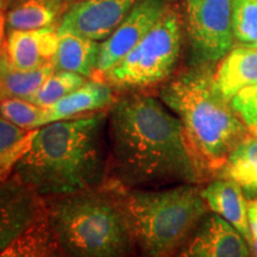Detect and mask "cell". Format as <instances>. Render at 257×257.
Here are the masks:
<instances>
[{
    "label": "cell",
    "mask_w": 257,
    "mask_h": 257,
    "mask_svg": "<svg viewBox=\"0 0 257 257\" xmlns=\"http://www.w3.org/2000/svg\"><path fill=\"white\" fill-rule=\"evenodd\" d=\"M108 184L123 189L198 185L208 176L181 120L152 95L131 93L108 108Z\"/></svg>",
    "instance_id": "6da1fadb"
},
{
    "label": "cell",
    "mask_w": 257,
    "mask_h": 257,
    "mask_svg": "<svg viewBox=\"0 0 257 257\" xmlns=\"http://www.w3.org/2000/svg\"><path fill=\"white\" fill-rule=\"evenodd\" d=\"M108 110L36 128L14 174L43 200L104 186L107 181Z\"/></svg>",
    "instance_id": "7a4b0ae2"
},
{
    "label": "cell",
    "mask_w": 257,
    "mask_h": 257,
    "mask_svg": "<svg viewBox=\"0 0 257 257\" xmlns=\"http://www.w3.org/2000/svg\"><path fill=\"white\" fill-rule=\"evenodd\" d=\"M160 98L181 120L207 176L219 173L248 128L217 89L207 66H195L170 80L161 89Z\"/></svg>",
    "instance_id": "3957f363"
},
{
    "label": "cell",
    "mask_w": 257,
    "mask_h": 257,
    "mask_svg": "<svg viewBox=\"0 0 257 257\" xmlns=\"http://www.w3.org/2000/svg\"><path fill=\"white\" fill-rule=\"evenodd\" d=\"M44 201L48 220L67 257H131L136 252L121 188L106 182Z\"/></svg>",
    "instance_id": "277c9868"
},
{
    "label": "cell",
    "mask_w": 257,
    "mask_h": 257,
    "mask_svg": "<svg viewBox=\"0 0 257 257\" xmlns=\"http://www.w3.org/2000/svg\"><path fill=\"white\" fill-rule=\"evenodd\" d=\"M121 191L142 257H169L210 211L198 185Z\"/></svg>",
    "instance_id": "5b68a950"
},
{
    "label": "cell",
    "mask_w": 257,
    "mask_h": 257,
    "mask_svg": "<svg viewBox=\"0 0 257 257\" xmlns=\"http://www.w3.org/2000/svg\"><path fill=\"white\" fill-rule=\"evenodd\" d=\"M181 49V18L168 5L142 41L100 76L113 88L140 91L165 81L178 62Z\"/></svg>",
    "instance_id": "8992f818"
},
{
    "label": "cell",
    "mask_w": 257,
    "mask_h": 257,
    "mask_svg": "<svg viewBox=\"0 0 257 257\" xmlns=\"http://www.w3.org/2000/svg\"><path fill=\"white\" fill-rule=\"evenodd\" d=\"M187 32L197 66L223 60L233 48L234 0H185Z\"/></svg>",
    "instance_id": "52a82bcc"
},
{
    "label": "cell",
    "mask_w": 257,
    "mask_h": 257,
    "mask_svg": "<svg viewBox=\"0 0 257 257\" xmlns=\"http://www.w3.org/2000/svg\"><path fill=\"white\" fill-rule=\"evenodd\" d=\"M46 214V201L17 175L0 179V252Z\"/></svg>",
    "instance_id": "ba28073f"
},
{
    "label": "cell",
    "mask_w": 257,
    "mask_h": 257,
    "mask_svg": "<svg viewBox=\"0 0 257 257\" xmlns=\"http://www.w3.org/2000/svg\"><path fill=\"white\" fill-rule=\"evenodd\" d=\"M168 5L167 0H140L113 34L100 43V53L93 79L99 80L102 74L124 59L152 30Z\"/></svg>",
    "instance_id": "9c48e42d"
},
{
    "label": "cell",
    "mask_w": 257,
    "mask_h": 257,
    "mask_svg": "<svg viewBox=\"0 0 257 257\" xmlns=\"http://www.w3.org/2000/svg\"><path fill=\"white\" fill-rule=\"evenodd\" d=\"M140 0H79L57 28L59 35L73 34L93 41H105L119 27Z\"/></svg>",
    "instance_id": "30bf717a"
},
{
    "label": "cell",
    "mask_w": 257,
    "mask_h": 257,
    "mask_svg": "<svg viewBox=\"0 0 257 257\" xmlns=\"http://www.w3.org/2000/svg\"><path fill=\"white\" fill-rule=\"evenodd\" d=\"M248 245L232 225L208 212L169 257H250Z\"/></svg>",
    "instance_id": "8fae6325"
},
{
    "label": "cell",
    "mask_w": 257,
    "mask_h": 257,
    "mask_svg": "<svg viewBox=\"0 0 257 257\" xmlns=\"http://www.w3.org/2000/svg\"><path fill=\"white\" fill-rule=\"evenodd\" d=\"M59 47L57 28L11 30L5 42L10 62L22 70H34L53 62Z\"/></svg>",
    "instance_id": "7c38bea8"
},
{
    "label": "cell",
    "mask_w": 257,
    "mask_h": 257,
    "mask_svg": "<svg viewBox=\"0 0 257 257\" xmlns=\"http://www.w3.org/2000/svg\"><path fill=\"white\" fill-rule=\"evenodd\" d=\"M115 98L113 87L100 80H88L44 111L42 126L54 121L80 118L95 112L108 110Z\"/></svg>",
    "instance_id": "4fadbf2b"
},
{
    "label": "cell",
    "mask_w": 257,
    "mask_h": 257,
    "mask_svg": "<svg viewBox=\"0 0 257 257\" xmlns=\"http://www.w3.org/2000/svg\"><path fill=\"white\" fill-rule=\"evenodd\" d=\"M201 195L208 210L232 225L250 245L252 242L249 225L248 205L242 188L226 178L213 180L206 187L201 188Z\"/></svg>",
    "instance_id": "5bb4252c"
},
{
    "label": "cell",
    "mask_w": 257,
    "mask_h": 257,
    "mask_svg": "<svg viewBox=\"0 0 257 257\" xmlns=\"http://www.w3.org/2000/svg\"><path fill=\"white\" fill-rule=\"evenodd\" d=\"M214 83L229 101L242 89L257 85V46L244 44L231 50L218 67Z\"/></svg>",
    "instance_id": "9a60e30c"
},
{
    "label": "cell",
    "mask_w": 257,
    "mask_h": 257,
    "mask_svg": "<svg viewBox=\"0 0 257 257\" xmlns=\"http://www.w3.org/2000/svg\"><path fill=\"white\" fill-rule=\"evenodd\" d=\"M69 3L63 0H23L6 14V23L11 30H38L59 28Z\"/></svg>",
    "instance_id": "2e32d148"
},
{
    "label": "cell",
    "mask_w": 257,
    "mask_h": 257,
    "mask_svg": "<svg viewBox=\"0 0 257 257\" xmlns=\"http://www.w3.org/2000/svg\"><path fill=\"white\" fill-rule=\"evenodd\" d=\"M100 43L73 34L59 35V47L53 59L55 70L73 72L94 78Z\"/></svg>",
    "instance_id": "e0dca14e"
},
{
    "label": "cell",
    "mask_w": 257,
    "mask_h": 257,
    "mask_svg": "<svg viewBox=\"0 0 257 257\" xmlns=\"http://www.w3.org/2000/svg\"><path fill=\"white\" fill-rule=\"evenodd\" d=\"M54 72L53 62L34 70L18 69L10 62L3 48L0 49V100L11 98L30 100Z\"/></svg>",
    "instance_id": "ac0fdd59"
},
{
    "label": "cell",
    "mask_w": 257,
    "mask_h": 257,
    "mask_svg": "<svg viewBox=\"0 0 257 257\" xmlns=\"http://www.w3.org/2000/svg\"><path fill=\"white\" fill-rule=\"evenodd\" d=\"M0 257H67V255L61 248L46 214L3 250Z\"/></svg>",
    "instance_id": "d6986e66"
},
{
    "label": "cell",
    "mask_w": 257,
    "mask_h": 257,
    "mask_svg": "<svg viewBox=\"0 0 257 257\" xmlns=\"http://www.w3.org/2000/svg\"><path fill=\"white\" fill-rule=\"evenodd\" d=\"M232 180L248 198L257 197V137L246 136L231 152L219 173Z\"/></svg>",
    "instance_id": "ffe728a7"
},
{
    "label": "cell",
    "mask_w": 257,
    "mask_h": 257,
    "mask_svg": "<svg viewBox=\"0 0 257 257\" xmlns=\"http://www.w3.org/2000/svg\"><path fill=\"white\" fill-rule=\"evenodd\" d=\"M34 131L12 124L0 113V179L12 174L16 163L30 147Z\"/></svg>",
    "instance_id": "44dd1931"
},
{
    "label": "cell",
    "mask_w": 257,
    "mask_h": 257,
    "mask_svg": "<svg viewBox=\"0 0 257 257\" xmlns=\"http://www.w3.org/2000/svg\"><path fill=\"white\" fill-rule=\"evenodd\" d=\"M87 81L88 79L80 74L55 70L29 101L43 108H48Z\"/></svg>",
    "instance_id": "7402d4cb"
},
{
    "label": "cell",
    "mask_w": 257,
    "mask_h": 257,
    "mask_svg": "<svg viewBox=\"0 0 257 257\" xmlns=\"http://www.w3.org/2000/svg\"><path fill=\"white\" fill-rule=\"evenodd\" d=\"M46 108L25 99L11 98L0 100V113L12 124L32 131L42 126Z\"/></svg>",
    "instance_id": "603a6c76"
},
{
    "label": "cell",
    "mask_w": 257,
    "mask_h": 257,
    "mask_svg": "<svg viewBox=\"0 0 257 257\" xmlns=\"http://www.w3.org/2000/svg\"><path fill=\"white\" fill-rule=\"evenodd\" d=\"M232 29L239 43L257 44V0H234Z\"/></svg>",
    "instance_id": "cb8c5ba5"
},
{
    "label": "cell",
    "mask_w": 257,
    "mask_h": 257,
    "mask_svg": "<svg viewBox=\"0 0 257 257\" xmlns=\"http://www.w3.org/2000/svg\"><path fill=\"white\" fill-rule=\"evenodd\" d=\"M230 104L249 133L257 137V85L249 86L237 93Z\"/></svg>",
    "instance_id": "d4e9b609"
},
{
    "label": "cell",
    "mask_w": 257,
    "mask_h": 257,
    "mask_svg": "<svg viewBox=\"0 0 257 257\" xmlns=\"http://www.w3.org/2000/svg\"><path fill=\"white\" fill-rule=\"evenodd\" d=\"M6 28H8V23H6V14L5 10L0 9V49H3L5 46L6 42Z\"/></svg>",
    "instance_id": "484cf974"
},
{
    "label": "cell",
    "mask_w": 257,
    "mask_h": 257,
    "mask_svg": "<svg viewBox=\"0 0 257 257\" xmlns=\"http://www.w3.org/2000/svg\"><path fill=\"white\" fill-rule=\"evenodd\" d=\"M250 246H251V249H252L253 257H257V240L252 239V242H251V244H250Z\"/></svg>",
    "instance_id": "4316f807"
},
{
    "label": "cell",
    "mask_w": 257,
    "mask_h": 257,
    "mask_svg": "<svg viewBox=\"0 0 257 257\" xmlns=\"http://www.w3.org/2000/svg\"><path fill=\"white\" fill-rule=\"evenodd\" d=\"M10 3H11V0H0V9L6 10Z\"/></svg>",
    "instance_id": "83f0119b"
},
{
    "label": "cell",
    "mask_w": 257,
    "mask_h": 257,
    "mask_svg": "<svg viewBox=\"0 0 257 257\" xmlns=\"http://www.w3.org/2000/svg\"><path fill=\"white\" fill-rule=\"evenodd\" d=\"M63 2H68L69 3V2H73V0H63Z\"/></svg>",
    "instance_id": "f1b7e54d"
},
{
    "label": "cell",
    "mask_w": 257,
    "mask_h": 257,
    "mask_svg": "<svg viewBox=\"0 0 257 257\" xmlns=\"http://www.w3.org/2000/svg\"><path fill=\"white\" fill-rule=\"evenodd\" d=\"M255 46H257V44H255Z\"/></svg>",
    "instance_id": "f546056e"
}]
</instances>
